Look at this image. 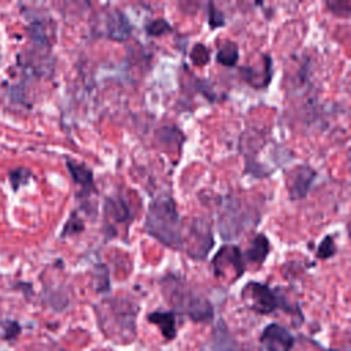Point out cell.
Wrapping results in <instances>:
<instances>
[{"mask_svg":"<svg viewBox=\"0 0 351 351\" xmlns=\"http://www.w3.org/2000/svg\"><path fill=\"white\" fill-rule=\"evenodd\" d=\"M237 60H239L237 44L233 41L223 43L217 52V62L226 67H233V66H236Z\"/></svg>","mask_w":351,"mask_h":351,"instance_id":"obj_14","label":"cell"},{"mask_svg":"<svg viewBox=\"0 0 351 351\" xmlns=\"http://www.w3.org/2000/svg\"><path fill=\"white\" fill-rule=\"evenodd\" d=\"M213 244L214 239L210 225L203 219H193L191 222L186 237L184 239L182 250H185V252L191 258L202 261L207 256V254L213 248Z\"/></svg>","mask_w":351,"mask_h":351,"instance_id":"obj_4","label":"cell"},{"mask_svg":"<svg viewBox=\"0 0 351 351\" xmlns=\"http://www.w3.org/2000/svg\"><path fill=\"white\" fill-rule=\"evenodd\" d=\"M67 167H69V171H70L73 180L78 185H81L84 188H92L93 186V174H92L89 167H86L82 163L73 162V160H67Z\"/></svg>","mask_w":351,"mask_h":351,"instance_id":"obj_13","label":"cell"},{"mask_svg":"<svg viewBox=\"0 0 351 351\" xmlns=\"http://www.w3.org/2000/svg\"><path fill=\"white\" fill-rule=\"evenodd\" d=\"M32 177V173L25 169V167H19V169H15L10 173V182H11V186L14 191H18L22 185L27 184L29 180Z\"/></svg>","mask_w":351,"mask_h":351,"instance_id":"obj_18","label":"cell"},{"mask_svg":"<svg viewBox=\"0 0 351 351\" xmlns=\"http://www.w3.org/2000/svg\"><path fill=\"white\" fill-rule=\"evenodd\" d=\"M147 319L159 326L165 339L171 340L176 337V314L174 311H154L148 314Z\"/></svg>","mask_w":351,"mask_h":351,"instance_id":"obj_11","label":"cell"},{"mask_svg":"<svg viewBox=\"0 0 351 351\" xmlns=\"http://www.w3.org/2000/svg\"><path fill=\"white\" fill-rule=\"evenodd\" d=\"M261 343L266 351H289L293 346V336L284 326L270 324L263 329Z\"/></svg>","mask_w":351,"mask_h":351,"instance_id":"obj_8","label":"cell"},{"mask_svg":"<svg viewBox=\"0 0 351 351\" xmlns=\"http://www.w3.org/2000/svg\"><path fill=\"white\" fill-rule=\"evenodd\" d=\"M215 276H222L226 270L232 269L236 274V278L240 277L245 270L244 255L241 250L234 244L222 245L211 261Z\"/></svg>","mask_w":351,"mask_h":351,"instance_id":"obj_6","label":"cell"},{"mask_svg":"<svg viewBox=\"0 0 351 351\" xmlns=\"http://www.w3.org/2000/svg\"><path fill=\"white\" fill-rule=\"evenodd\" d=\"M208 25L211 29H217L225 25V15L217 8L214 3H208Z\"/></svg>","mask_w":351,"mask_h":351,"instance_id":"obj_19","label":"cell"},{"mask_svg":"<svg viewBox=\"0 0 351 351\" xmlns=\"http://www.w3.org/2000/svg\"><path fill=\"white\" fill-rule=\"evenodd\" d=\"M240 73H241L243 80L247 81V84H250L255 89L266 88L270 84L271 74H273L271 58L269 55H266V63H265V67L262 71H258L256 69H254L251 66H243V67H240Z\"/></svg>","mask_w":351,"mask_h":351,"instance_id":"obj_9","label":"cell"},{"mask_svg":"<svg viewBox=\"0 0 351 351\" xmlns=\"http://www.w3.org/2000/svg\"><path fill=\"white\" fill-rule=\"evenodd\" d=\"M145 230L167 247L182 248V222L170 193L156 196L147 213Z\"/></svg>","mask_w":351,"mask_h":351,"instance_id":"obj_1","label":"cell"},{"mask_svg":"<svg viewBox=\"0 0 351 351\" xmlns=\"http://www.w3.org/2000/svg\"><path fill=\"white\" fill-rule=\"evenodd\" d=\"M132 33V26L123 12L114 10L107 18V36L115 41H125Z\"/></svg>","mask_w":351,"mask_h":351,"instance_id":"obj_10","label":"cell"},{"mask_svg":"<svg viewBox=\"0 0 351 351\" xmlns=\"http://www.w3.org/2000/svg\"><path fill=\"white\" fill-rule=\"evenodd\" d=\"M160 287L166 300L176 311L188 315L196 322H210L213 319L214 310L210 300L182 278L167 274L160 280Z\"/></svg>","mask_w":351,"mask_h":351,"instance_id":"obj_2","label":"cell"},{"mask_svg":"<svg viewBox=\"0 0 351 351\" xmlns=\"http://www.w3.org/2000/svg\"><path fill=\"white\" fill-rule=\"evenodd\" d=\"M106 213L110 214V217L117 222H122L129 218L128 206L122 199H107Z\"/></svg>","mask_w":351,"mask_h":351,"instance_id":"obj_15","label":"cell"},{"mask_svg":"<svg viewBox=\"0 0 351 351\" xmlns=\"http://www.w3.org/2000/svg\"><path fill=\"white\" fill-rule=\"evenodd\" d=\"M269 251H270V244H269V240L266 239L265 234H256L254 237V240L251 241L250 247L247 248V251L244 252V258L248 261V262H252V263H263L266 256L269 255Z\"/></svg>","mask_w":351,"mask_h":351,"instance_id":"obj_12","label":"cell"},{"mask_svg":"<svg viewBox=\"0 0 351 351\" xmlns=\"http://www.w3.org/2000/svg\"><path fill=\"white\" fill-rule=\"evenodd\" d=\"M189 56H191V60L195 66H206L210 62V51L202 43H196L192 47V51H191Z\"/></svg>","mask_w":351,"mask_h":351,"instance_id":"obj_16","label":"cell"},{"mask_svg":"<svg viewBox=\"0 0 351 351\" xmlns=\"http://www.w3.org/2000/svg\"><path fill=\"white\" fill-rule=\"evenodd\" d=\"M173 30V27L169 25V22L166 19H154L151 21L149 23L145 25V32L149 34V36H154V37H158V36H162L165 33H170Z\"/></svg>","mask_w":351,"mask_h":351,"instance_id":"obj_17","label":"cell"},{"mask_svg":"<svg viewBox=\"0 0 351 351\" xmlns=\"http://www.w3.org/2000/svg\"><path fill=\"white\" fill-rule=\"evenodd\" d=\"M348 162H350V169H351V151H350V154H348Z\"/></svg>","mask_w":351,"mask_h":351,"instance_id":"obj_22","label":"cell"},{"mask_svg":"<svg viewBox=\"0 0 351 351\" xmlns=\"http://www.w3.org/2000/svg\"><path fill=\"white\" fill-rule=\"evenodd\" d=\"M326 8L337 16H350L351 15V3L348 1H326Z\"/></svg>","mask_w":351,"mask_h":351,"instance_id":"obj_21","label":"cell"},{"mask_svg":"<svg viewBox=\"0 0 351 351\" xmlns=\"http://www.w3.org/2000/svg\"><path fill=\"white\" fill-rule=\"evenodd\" d=\"M317 173L307 165H300L292 169L287 176V189L289 199L298 200L306 197Z\"/></svg>","mask_w":351,"mask_h":351,"instance_id":"obj_7","label":"cell"},{"mask_svg":"<svg viewBox=\"0 0 351 351\" xmlns=\"http://www.w3.org/2000/svg\"><path fill=\"white\" fill-rule=\"evenodd\" d=\"M250 214L237 197L228 196L222 200L218 218V229L223 240L236 239L248 223Z\"/></svg>","mask_w":351,"mask_h":351,"instance_id":"obj_3","label":"cell"},{"mask_svg":"<svg viewBox=\"0 0 351 351\" xmlns=\"http://www.w3.org/2000/svg\"><path fill=\"white\" fill-rule=\"evenodd\" d=\"M336 252V245L333 243L332 236H326L324 237V240L321 241V244L318 245L317 250V256L321 259H328L330 256H333Z\"/></svg>","mask_w":351,"mask_h":351,"instance_id":"obj_20","label":"cell"},{"mask_svg":"<svg viewBox=\"0 0 351 351\" xmlns=\"http://www.w3.org/2000/svg\"><path fill=\"white\" fill-rule=\"evenodd\" d=\"M241 298L251 310L259 314H270L280 306V298L277 293L270 289L269 285L256 281L245 284L241 291Z\"/></svg>","mask_w":351,"mask_h":351,"instance_id":"obj_5","label":"cell"}]
</instances>
